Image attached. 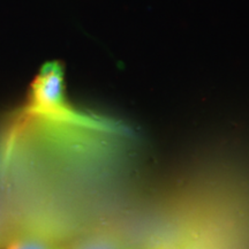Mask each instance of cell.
Segmentation results:
<instances>
[{"label":"cell","instance_id":"1","mask_svg":"<svg viewBox=\"0 0 249 249\" xmlns=\"http://www.w3.org/2000/svg\"><path fill=\"white\" fill-rule=\"evenodd\" d=\"M4 249H61L53 246L49 242L39 240V239H20L12 242L11 245H8L7 247Z\"/></svg>","mask_w":249,"mask_h":249},{"label":"cell","instance_id":"2","mask_svg":"<svg viewBox=\"0 0 249 249\" xmlns=\"http://www.w3.org/2000/svg\"><path fill=\"white\" fill-rule=\"evenodd\" d=\"M76 249H123L119 245L105 239H93L79 245Z\"/></svg>","mask_w":249,"mask_h":249}]
</instances>
